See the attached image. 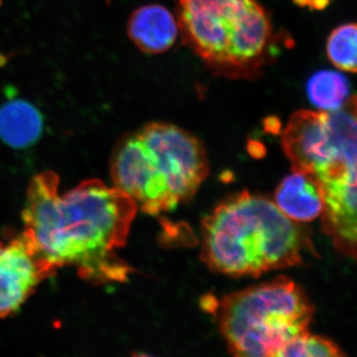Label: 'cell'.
<instances>
[{"label":"cell","instance_id":"9","mask_svg":"<svg viewBox=\"0 0 357 357\" xmlns=\"http://www.w3.org/2000/svg\"><path fill=\"white\" fill-rule=\"evenodd\" d=\"M180 34L176 16L160 4L138 7L129 16V39L141 52L151 55L170 50Z\"/></svg>","mask_w":357,"mask_h":357},{"label":"cell","instance_id":"3","mask_svg":"<svg viewBox=\"0 0 357 357\" xmlns=\"http://www.w3.org/2000/svg\"><path fill=\"white\" fill-rule=\"evenodd\" d=\"M112 174L114 187L156 215L196 194L208 177V157L201 141L185 129L151 122L119 144Z\"/></svg>","mask_w":357,"mask_h":357},{"label":"cell","instance_id":"7","mask_svg":"<svg viewBox=\"0 0 357 357\" xmlns=\"http://www.w3.org/2000/svg\"><path fill=\"white\" fill-rule=\"evenodd\" d=\"M326 163L314 177L357 185V96L342 107L324 112Z\"/></svg>","mask_w":357,"mask_h":357},{"label":"cell","instance_id":"1","mask_svg":"<svg viewBox=\"0 0 357 357\" xmlns=\"http://www.w3.org/2000/svg\"><path fill=\"white\" fill-rule=\"evenodd\" d=\"M137 210L128 195L100 181L62 192L55 174H40L28 190L23 234L55 271L70 266L93 283H122L133 269L117 251Z\"/></svg>","mask_w":357,"mask_h":357},{"label":"cell","instance_id":"14","mask_svg":"<svg viewBox=\"0 0 357 357\" xmlns=\"http://www.w3.org/2000/svg\"><path fill=\"white\" fill-rule=\"evenodd\" d=\"M271 357H347L335 342L321 335L305 333L284 345Z\"/></svg>","mask_w":357,"mask_h":357},{"label":"cell","instance_id":"11","mask_svg":"<svg viewBox=\"0 0 357 357\" xmlns=\"http://www.w3.org/2000/svg\"><path fill=\"white\" fill-rule=\"evenodd\" d=\"M43 119L31 103L16 100L0 107V138L13 148H25L41 135Z\"/></svg>","mask_w":357,"mask_h":357},{"label":"cell","instance_id":"13","mask_svg":"<svg viewBox=\"0 0 357 357\" xmlns=\"http://www.w3.org/2000/svg\"><path fill=\"white\" fill-rule=\"evenodd\" d=\"M326 56L342 72L357 74V23L337 26L326 40Z\"/></svg>","mask_w":357,"mask_h":357},{"label":"cell","instance_id":"2","mask_svg":"<svg viewBox=\"0 0 357 357\" xmlns=\"http://www.w3.org/2000/svg\"><path fill=\"white\" fill-rule=\"evenodd\" d=\"M306 252L314 255L309 230L260 195L243 192L225 199L202 225V260L227 276L297 266Z\"/></svg>","mask_w":357,"mask_h":357},{"label":"cell","instance_id":"15","mask_svg":"<svg viewBox=\"0 0 357 357\" xmlns=\"http://www.w3.org/2000/svg\"><path fill=\"white\" fill-rule=\"evenodd\" d=\"M131 357H156L153 356H150V354H143V352H140V354H134Z\"/></svg>","mask_w":357,"mask_h":357},{"label":"cell","instance_id":"8","mask_svg":"<svg viewBox=\"0 0 357 357\" xmlns=\"http://www.w3.org/2000/svg\"><path fill=\"white\" fill-rule=\"evenodd\" d=\"M319 184L325 196L321 230L332 238L338 253L357 261V185Z\"/></svg>","mask_w":357,"mask_h":357},{"label":"cell","instance_id":"12","mask_svg":"<svg viewBox=\"0 0 357 357\" xmlns=\"http://www.w3.org/2000/svg\"><path fill=\"white\" fill-rule=\"evenodd\" d=\"M351 93L349 79L335 70H319L310 77L307 95L319 110L331 112L344 105Z\"/></svg>","mask_w":357,"mask_h":357},{"label":"cell","instance_id":"4","mask_svg":"<svg viewBox=\"0 0 357 357\" xmlns=\"http://www.w3.org/2000/svg\"><path fill=\"white\" fill-rule=\"evenodd\" d=\"M175 6L185 46L218 77H259L285 40L258 0H176Z\"/></svg>","mask_w":357,"mask_h":357},{"label":"cell","instance_id":"5","mask_svg":"<svg viewBox=\"0 0 357 357\" xmlns=\"http://www.w3.org/2000/svg\"><path fill=\"white\" fill-rule=\"evenodd\" d=\"M215 310L231 357H271L310 332L314 312L303 289L287 277L225 296Z\"/></svg>","mask_w":357,"mask_h":357},{"label":"cell","instance_id":"6","mask_svg":"<svg viewBox=\"0 0 357 357\" xmlns=\"http://www.w3.org/2000/svg\"><path fill=\"white\" fill-rule=\"evenodd\" d=\"M54 273L24 234L0 241V319L20 311L37 286Z\"/></svg>","mask_w":357,"mask_h":357},{"label":"cell","instance_id":"10","mask_svg":"<svg viewBox=\"0 0 357 357\" xmlns=\"http://www.w3.org/2000/svg\"><path fill=\"white\" fill-rule=\"evenodd\" d=\"M274 204L293 222H311L323 213L325 196L312 174L292 170L277 188Z\"/></svg>","mask_w":357,"mask_h":357}]
</instances>
